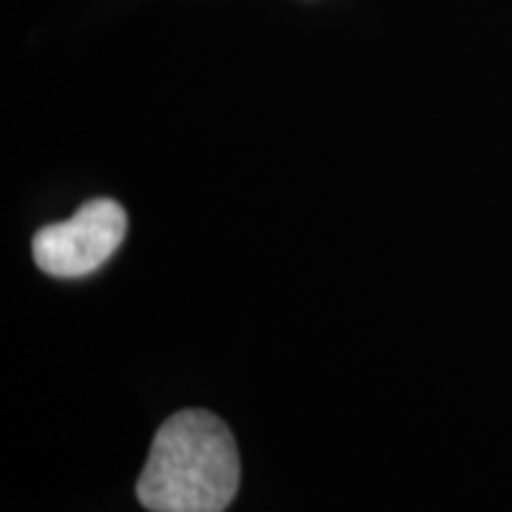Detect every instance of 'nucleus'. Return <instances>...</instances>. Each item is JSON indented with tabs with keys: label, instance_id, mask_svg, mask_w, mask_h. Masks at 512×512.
Returning a JSON list of instances; mask_svg holds the SVG:
<instances>
[{
	"label": "nucleus",
	"instance_id": "f257e3e1",
	"mask_svg": "<svg viewBox=\"0 0 512 512\" xmlns=\"http://www.w3.org/2000/svg\"><path fill=\"white\" fill-rule=\"evenodd\" d=\"M239 478L228 424L208 410H183L157 430L137 498L148 512H225L237 498Z\"/></svg>",
	"mask_w": 512,
	"mask_h": 512
},
{
	"label": "nucleus",
	"instance_id": "f03ea898",
	"mask_svg": "<svg viewBox=\"0 0 512 512\" xmlns=\"http://www.w3.org/2000/svg\"><path fill=\"white\" fill-rule=\"evenodd\" d=\"M128 231L126 208L114 200L86 202L72 220L40 228L32 256L43 274L77 279L100 271L123 245Z\"/></svg>",
	"mask_w": 512,
	"mask_h": 512
}]
</instances>
